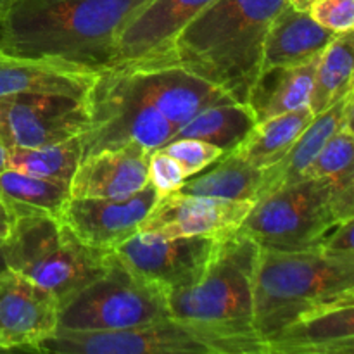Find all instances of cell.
Here are the masks:
<instances>
[{"label":"cell","mask_w":354,"mask_h":354,"mask_svg":"<svg viewBox=\"0 0 354 354\" xmlns=\"http://www.w3.org/2000/svg\"><path fill=\"white\" fill-rule=\"evenodd\" d=\"M354 301L311 311L266 341V354H353Z\"/></svg>","instance_id":"17"},{"label":"cell","mask_w":354,"mask_h":354,"mask_svg":"<svg viewBox=\"0 0 354 354\" xmlns=\"http://www.w3.org/2000/svg\"><path fill=\"white\" fill-rule=\"evenodd\" d=\"M354 92L335 102L328 109L315 114L311 123L296 138L292 147L275 165L261 169L256 201L275 190L301 182L306 178V171L322 151L328 138L344 124H353ZM254 201V203H256Z\"/></svg>","instance_id":"18"},{"label":"cell","mask_w":354,"mask_h":354,"mask_svg":"<svg viewBox=\"0 0 354 354\" xmlns=\"http://www.w3.org/2000/svg\"><path fill=\"white\" fill-rule=\"evenodd\" d=\"M313 116L310 107L304 106L290 113L256 121L248 135L228 152H234L258 169L268 168L287 154Z\"/></svg>","instance_id":"21"},{"label":"cell","mask_w":354,"mask_h":354,"mask_svg":"<svg viewBox=\"0 0 354 354\" xmlns=\"http://www.w3.org/2000/svg\"><path fill=\"white\" fill-rule=\"evenodd\" d=\"M149 156L151 152L138 144L85 156L69 182V197L114 199L138 192L149 183Z\"/></svg>","instance_id":"15"},{"label":"cell","mask_w":354,"mask_h":354,"mask_svg":"<svg viewBox=\"0 0 354 354\" xmlns=\"http://www.w3.org/2000/svg\"><path fill=\"white\" fill-rule=\"evenodd\" d=\"M213 168L207 169L196 178H187L180 187V192L192 196L216 197L227 201H248L254 203L258 194L261 169L254 168L248 161L235 156L234 152H225Z\"/></svg>","instance_id":"23"},{"label":"cell","mask_w":354,"mask_h":354,"mask_svg":"<svg viewBox=\"0 0 354 354\" xmlns=\"http://www.w3.org/2000/svg\"><path fill=\"white\" fill-rule=\"evenodd\" d=\"M59 325L50 290L14 270L0 272V351H35Z\"/></svg>","instance_id":"12"},{"label":"cell","mask_w":354,"mask_h":354,"mask_svg":"<svg viewBox=\"0 0 354 354\" xmlns=\"http://www.w3.org/2000/svg\"><path fill=\"white\" fill-rule=\"evenodd\" d=\"M169 315L168 290L128 268L113 251L95 280L59 304L57 328L123 330Z\"/></svg>","instance_id":"7"},{"label":"cell","mask_w":354,"mask_h":354,"mask_svg":"<svg viewBox=\"0 0 354 354\" xmlns=\"http://www.w3.org/2000/svg\"><path fill=\"white\" fill-rule=\"evenodd\" d=\"M354 173L353 124H344L322 147L306 171V178H335Z\"/></svg>","instance_id":"27"},{"label":"cell","mask_w":354,"mask_h":354,"mask_svg":"<svg viewBox=\"0 0 354 354\" xmlns=\"http://www.w3.org/2000/svg\"><path fill=\"white\" fill-rule=\"evenodd\" d=\"M218 237H161L137 232L118 245L114 252L130 270L144 279L171 290L192 287L206 270Z\"/></svg>","instance_id":"10"},{"label":"cell","mask_w":354,"mask_h":354,"mask_svg":"<svg viewBox=\"0 0 354 354\" xmlns=\"http://www.w3.org/2000/svg\"><path fill=\"white\" fill-rule=\"evenodd\" d=\"M346 301H354V258H334L318 249L259 248L252 277V327L265 344L297 318Z\"/></svg>","instance_id":"3"},{"label":"cell","mask_w":354,"mask_h":354,"mask_svg":"<svg viewBox=\"0 0 354 354\" xmlns=\"http://www.w3.org/2000/svg\"><path fill=\"white\" fill-rule=\"evenodd\" d=\"M353 232L354 218L353 220L341 221L322 239L318 251H322L324 254L334 256V258H354Z\"/></svg>","instance_id":"31"},{"label":"cell","mask_w":354,"mask_h":354,"mask_svg":"<svg viewBox=\"0 0 354 354\" xmlns=\"http://www.w3.org/2000/svg\"><path fill=\"white\" fill-rule=\"evenodd\" d=\"M2 252L9 270L50 290L59 304L106 270L113 251L80 242L59 218L38 213L10 214Z\"/></svg>","instance_id":"5"},{"label":"cell","mask_w":354,"mask_h":354,"mask_svg":"<svg viewBox=\"0 0 354 354\" xmlns=\"http://www.w3.org/2000/svg\"><path fill=\"white\" fill-rule=\"evenodd\" d=\"M37 353L55 354H266L258 334L206 322L165 317L123 330L55 328Z\"/></svg>","instance_id":"4"},{"label":"cell","mask_w":354,"mask_h":354,"mask_svg":"<svg viewBox=\"0 0 354 354\" xmlns=\"http://www.w3.org/2000/svg\"><path fill=\"white\" fill-rule=\"evenodd\" d=\"M313 2L315 0H289L290 6L296 7V9L299 10H308V7H310Z\"/></svg>","instance_id":"34"},{"label":"cell","mask_w":354,"mask_h":354,"mask_svg":"<svg viewBox=\"0 0 354 354\" xmlns=\"http://www.w3.org/2000/svg\"><path fill=\"white\" fill-rule=\"evenodd\" d=\"M289 0H214L187 24L166 59L248 102L261 71L263 41Z\"/></svg>","instance_id":"2"},{"label":"cell","mask_w":354,"mask_h":354,"mask_svg":"<svg viewBox=\"0 0 354 354\" xmlns=\"http://www.w3.org/2000/svg\"><path fill=\"white\" fill-rule=\"evenodd\" d=\"M95 69L50 57H19L0 52V97L12 93L85 99Z\"/></svg>","instance_id":"16"},{"label":"cell","mask_w":354,"mask_h":354,"mask_svg":"<svg viewBox=\"0 0 354 354\" xmlns=\"http://www.w3.org/2000/svg\"><path fill=\"white\" fill-rule=\"evenodd\" d=\"M159 194L151 183L138 192L114 199L69 197L59 220L85 245L114 251L137 234L138 225L158 203Z\"/></svg>","instance_id":"11"},{"label":"cell","mask_w":354,"mask_h":354,"mask_svg":"<svg viewBox=\"0 0 354 354\" xmlns=\"http://www.w3.org/2000/svg\"><path fill=\"white\" fill-rule=\"evenodd\" d=\"M3 270H7V265H6V258H3V252H2V241H0V272H3Z\"/></svg>","instance_id":"35"},{"label":"cell","mask_w":354,"mask_h":354,"mask_svg":"<svg viewBox=\"0 0 354 354\" xmlns=\"http://www.w3.org/2000/svg\"><path fill=\"white\" fill-rule=\"evenodd\" d=\"M147 175L149 183L158 190L159 197L178 190L187 180L185 173L180 168L178 162L161 149H156L149 156Z\"/></svg>","instance_id":"29"},{"label":"cell","mask_w":354,"mask_h":354,"mask_svg":"<svg viewBox=\"0 0 354 354\" xmlns=\"http://www.w3.org/2000/svg\"><path fill=\"white\" fill-rule=\"evenodd\" d=\"M151 0H9L0 12V52L85 68L113 64L128 21Z\"/></svg>","instance_id":"1"},{"label":"cell","mask_w":354,"mask_h":354,"mask_svg":"<svg viewBox=\"0 0 354 354\" xmlns=\"http://www.w3.org/2000/svg\"><path fill=\"white\" fill-rule=\"evenodd\" d=\"M353 30L337 33L325 47L315 68L308 107L318 114L354 92Z\"/></svg>","instance_id":"22"},{"label":"cell","mask_w":354,"mask_h":354,"mask_svg":"<svg viewBox=\"0 0 354 354\" xmlns=\"http://www.w3.org/2000/svg\"><path fill=\"white\" fill-rule=\"evenodd\" d=\"M317 61L292 68H268L259 71L248 97L256 121L268 120L308 106Z\"/></svg>","instance_id":"20"},{"label":"cell","mask_w":354,"mask_h":354,"mask_svg":"<svg viewBox=\"0 0 354 354\" xmlns=\"http://www.w3.org/2000/svg\"><path fill=\"white\" fill-rule=\"evenodd\" d=\"M7 2H9V0H0V12H2V9H3V7L7 6Z\"/></svg>","instance_id":"36"},{"label":"cell","mask_w":354,"mask_h":354,"mask_svg":"<svg viewBox=\"0 0 354 354\" xmlns=\"http://www.w3.org/2000/svg\"><path fill=\"white\" fill-rule=\"evenodd\" d=\"M0 45H2V24H0Z\"/></svg>","instance_id":"37"},{"label":"cell","mask_w":354,"mask_h":354,"mask_svg":"<svg viewBox=\"0 0 354 354\" xmlns=\"http://www.w3.org/2000/svg\"><path fill=\"white\" fill-rule=\"evenodd\" d=\"M86 124L85 99L28 93L0 97V140L9 149L59 144L82 135Z\"/></svg>","instance_id":"9"},{"label":"cell","mask_w":354,"mask_h":354,"mask_svg":"<svg viewBox=\"0 0 354 354\" xmlns=\"http://www.w3.org/2000/svg\"><path fill=\"white\" fill-rule=\"evenodd\" d=\"M68 199V183L52 182L10 168L0 173V201L10 214L38 213L59 218Z\"/></svg>","instance_id":"24"},{"label":"cell","mask_w":354,"mask_h":354,"mask_svg":"<svg viewBox=\"0 0 354 354\" xmlns=\"http://www.w3.org/2000/svg\"><path fill=\"white\" fill-rule=\"evenodd\" d=\"M9 169V147L0 140V173Z\"/></svg>","instance_id":"33"},{"label":"cell","mask_w":354,"mask_h":354,"mask_svg":"<svg viewBox=\"0 0 354 354\" xmlns=\"http://www.w3.org/2000/svg\"><path fill=\"white\" fill-rule=\"evenodd\" d=\"M213 2L214 0H151L128 21L120 33L111 66L166 59L180 31Z\"/></svg>","instance_id":"14"},{"label":"cell","mask_w":354,"mask_h":354,"mask_svg":"<svg viewBox=\"0 0 354 354\" xmlns=\"http://www.w3.org/2000/svg\"><path fill=\"white\" fill-rule=\"evenodd\" d=\"M337 33L320 26L308 10L287 3L263 41L261 71L268 68H292L320 57Z\"/></svg>","instance_id":"19"},{"label":"cell","mask_w":354,"mask_h":354,"mask_svg":"<svg viewBox=\"0 0 354 354\" xmlns=\"http://www.w3.org/2000/svg\"><path fill=\"white\" fill-rule=\"evenodd\" d=\"M248 201H227L216 197L192 196L180 190L161 196L137 232L161 237H220L237 230L251 211Z\"/></svg>","instance_id":"13"},{"label":"cell","mask_w":354,"mask_h":354,"mask_svg":"<svg viewBox=\"0 0 354 354\" xmlns=\"http://www.w3.org/2000/svg\"><path fill=\"white\" fill-rule=\"evenodd\" d=\"M10 221H12V216H10V213L7 211V207L3 206V203L0 201V241H2L7 234H9Z\"/></svg>","instance_id":"32"},{"label":"cell","mask_w":354,"mask_h":354,"mask_svg":"<svg viewBox=\"0 0 354 354\" xmlns=\"http://www.w3.org/2000/svg\"><path fill=\"white\" fill-rule=\"evenodd\" d=\"M82 161V144L78 137L44 147L9 149V168L26 175L40 176L52 182H71L76 166Z\"/></svg>","instance_id":"26"},{"label":"cell","mask_w":354,"mask_h":354,"mask_svg":"<svg viewBox=\"0 0 354 354\" xmlns=\"http://www.w3.org/2000/svg\"><path fill=\"white\" fill-rule=\"evenodd\" d=\"M259 245L241 230L220 235L213 256L192 287L168 292L171 317L256 334L252 277Z\"/></svg>","instance_id":"6"},{"label":"cell","mask_w":354,"mask_h":354,"mask_svg":"<svg viewBox=\"0 0 354 354\" xmlns=\"http://www.w3.org/2000/svg\"><path fill=\"white\" fill-rule=\"evenodd\" d=\"M161 151H165L166 154L171 156L178 162L187 178L199 175L201 171L209 168L214 161H218L225 154L223 149L216 147V145L189 137L173 138L168 144L162 145Z\"/></svg>","instance_id":"28"},{"label":"cell","mask_w":354,"mask_h":354,"mask_svg":"<svg viewBox=\"0 0 354 354\" xmlns=\"http://www.w3.org/2000/svg\"><path fill=\"white\" fill-rule=\"evenodd\" d=\"M341 221L332 180L304 178L256 201L239 230L263 249L310 251Z\"/></svg>","instance_id":"8"},{"label":"cell","mask_w":354,"mask_h":354,"mask_svg":"<svg viewBox=\"0 0 354 354\" xmlns=\"http://www.w3.org/2000/svg\"><path fill=\"white\" fill-rule=\"evenodd\" d=\"M254 123L256 118L251 107L232 100L201 111L178 131L176 137L199 138L228 152L248 135Z\"/></svg>","instance_id":"25"},{"label":"cell","mask_w":354,"mask_h":354,"mask_svg":"<svg viewBox=\"0 0 354 354\" xmlns=\"http://www.w3.org/2000/svg\"><path fill=\"white\" fill-rule=\"evenodd\" d=\"M308 14L320 26L344 33L354 26V0H315L308 7Z\"/></svg>","instance_id":"30"}]
</instances>
